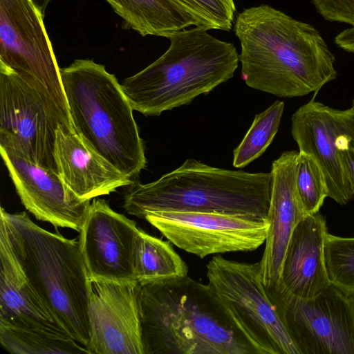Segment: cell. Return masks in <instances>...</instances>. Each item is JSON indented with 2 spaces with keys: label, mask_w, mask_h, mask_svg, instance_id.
Returning <instances> with one entry per match:
<instances>
[{
  "label": "cell",
  "mask_w": 354,
  "mask_h": 354,
  "mask_svg": "<svg viewBox=\"0 0 354 354\" xmlns=\"http://www.w3.org/2000/svg\"><path fill=\"white\" fill-rule=\"evenodd\" d=\"M124 208L144 218L149 212H218L267 219L271 173H249L186 160L175 170L147 184L127 186Z\"/></svg>",
  "instance_id": "5"
},
{
  "label": "cell",
  "mask_w": 354,
  "mask_h": 354,
  "mask_svg": "<svg viewBox=\"0 0 354 354\" xmlns=\"http://www.w3.org/2000/svg\"><path fill=\"white\" fill-rule=\"evenodd\" d=\"M129 28L140 35L169 38L195 26L208 25L179 0H106Z\"/></svg>",
  "instance_id": "20"
},
{
  "label": "cell",
  "mask_w": 354,
  "mask_h": 354,
  "mask_svg": "<svg viewBox=\"0 0 354 354\" xmlns=\"http://www.w3.org/2000/svg\"><path fill=\"white\" fill-rule=\"evenodd\" d=\"M169 39L164 54L121 84L133 109L145 115L189 104L231 79L239 66L234 45L205 28L184 29Z\"/></svg>",
  "instance_id": "4"
},
{
  "label": "cell",
  "mask_w": 354,
  "mask_h": 354,
  "mask_svg": "<svg viewBox=\"0 0 354 354\" xmlns=\"http://www.w3.org/2000/svg\"><path fill=\"white\" fill-rule=\"evenodd\" d=\"M139 230L134 221L95 199L80 231V247L90 277L136 280L133 248ZM137 281V280H136Z\"/></svg>",
  "instance_id": "15"
},
{
  "label": "cell",
  "mask_w": 354,
  "mask_h": 354,
  "mask_svg": "<svg viewBox=\"0 0 354 354\" xmlns=\"http://www.w3.org/2000/svg\"><path fill=\"white\" fill-rule=\"evenodd\" d=\"M133 267L135 279L140 284L174 279L188 272L186 263L170 242L140 228L133 243Z\"/></svg>",
  "instance_id": "21"
},
{
  "label": "cell",
  "mask_w": 354,
  "mask_h": 354,
  "mask_svg": "<svg viewBox=\"0 0 354 354\" xmlns=\"http://www.w3.org/2000/svg\"><path fill=\"white\" fill-rule=\"evenodd\" d=\"M335 41L342 49L354 53V27L341 31L335 37Z\"/></svg>",
  "instance_id": "29"
},
{
  "label": "cell",
  "mask_w": 354,
  "mask_h": 354,
  "mask_svg": "<svg viewBox=\"0 0 354 354\" xmlns=\"http://www.w3.org/2000/svg\"><path fill=\"white\" fill-rule=\"evenodd\" d=\"M54 157L64 184L82 199L107 195L134 180L88 147L74 131L59 127Z\"/></svg>",
  "instance_id": "18"
},
{
  "label": "cell",
  "mask_w": 354,
  "mask_h": 354,
  "mask_svg": "<svg viewBox=\"0 0 354 354\" xmlns=\"http://www.w3.org/2000/svg\"><path fill=\"white\" fill-rule=\"evenodd\" d=\"M140 283L90 277L88 354H144Z\"/></svg>",
  "instance_id": "13"
},
{
  "label": "cell",
  "mask_w": 354,
  "mask_h": 354,
  "mask_svg": "<svg viewBox=\"0 0 354 354\" xmlns=\"http://www.w3.org/2000/svg\"><path fill=\"white\" fill-rule=\"evenodd\" d=\"M1 156L24 207L37 219L54 226L80 232L87 216L91 200L77 196L58 173L0 147Z\"/></svg>",
  "instance_id": "14"
},
{
  "label": "cell",
  "mask_w": 354,
  "mask_h": 354,
  "mask_svg": "<svg viewBox=\"0 0 354 354\" xmlns=\"http://www.w3.org/2000/svg\"><path fill=\"white\" fill-rule=\"evenodd\" d=\"M291 133L299 151L312 156L326 178L329 198L339 205L354 196L339 155V147L354 136V98L351 106L336 109L313 97L292 115Z\"/></svg>",
  "instance_id": "12"
},
{
  "label": "cell",
  "mask_w": 354,
  "mask_h": 354,
  "mask_svg": "<svg viewBox=\"0 0 354 354\" xmlns=\"http://www.w3.org/2000/svg\"><path fill=\"white\" fill-rule=\"evenodd\" d=\"M299 152L287 151L272 164V187L267 219L268 230L263 256L259 261L260 278L266 288L281 279L282 264L292 232L307 215L296 185Z\"/></svg>",
  "instance_id": "16"
},
{
  "label": "cell",
  "mask_w": 354,
  "mask_h": 354,
  "mask_svg": "<svg viewBox=\"0 0 354 354\" xmlns=\"http://www.w3.org/2000/svg\"><path fill=\"white\" fill-rule=\"evenodd\" d=\"M12 250L57 323L86 348L90 339V276L79 241L49 232L25 212L1 208ZM88 350V349H87Z\"/></svg>",
  "instance_id": "3"
},
{
  "label": "cell",
  "mask_w": 354,
  "mask_h": 354,
  "mask_svg": "<svg viewBox=\"0 0 354 354\" xmlns=\"http://www.w3.org/2000/svg\"><path fill=\"white\" fill-rule=\"evenodd\" d=\"M196 14L210 30L229 31L234 22V0H179Z\"/></svg>",
  "instance_id": "26"
},
{
  "label": "cell",
  "mask_w": 354,
  "mask_h": 354,
  "mask_svg": "<svg viewBox=\"0 0 354 354\" xmlns=\"http://www.w3.org/2000/svg\"><path fill=\"white\" fill-rule=\"evenodd\" d=\"M75 132L90 148L133 180L147 163L133 108L113 74L91 59L60 68Z\"/></svg>",
  "instance_id": "6"
},
{
  "label": "cell",
  "mask_w": 354,
  "mask_h": 354,
  "mask_svg": "<svg viewBox=\"0 0 354 354\" xmlns=\"http://www.w3.org/2000/svg\"><path fill=\"white\" fill-rule=\"evenodd\" d=\"M0 325L71 337L53 317L27 278L15 255L2 220L0 221Z\"/></svg>",
  "instance_id": "17"
},
{
  "label": "cell",
  "mask_w": 354,
  "mask_h": 354,
  "mask_svg": "<svg viewBox=\"0 0 354 354\" xmlns=\"http://www.w3.org/2000/svg\"><path fill=\"white\" fill-rule=\"evenodd\" d=\"M44 18L32 0H0V68L50 98L71 118Z\"/></svg>",
  "instance_id": "9"
},
{
  "label": "cell",
  "mask_w": 354,
  "mask_h": 354,
  "mask_svg": "<svg viewBox=\"0 0 354 354\" xmlns=\"http://www.w3.org/2000/svg\"><path fill=\"white\" fill-rule=\"evenodd\" d=\"M144 218L176 247L203 259L250 252L265 243L268 219L218 212L159 211Z\"/></svg>",
  "instance_id": "11"
},
{
  "label": "cell",
  "mask_w": 354,
  "mask_h": 354,
  "mask_svg": "<svg viewBox=\"0 0 354 354\" xmlns=\"http://www.w3.org/2000/svg\"><path fill=\"white\" fill-rule=\"evenodd\" d=\"M324 260L330 283L354 292V237H340L328 233Z\"/></svg>",
  "instance_id": "24"
},
{
  "label": "cell",
  "mask_w": 354,
  "mask_h": 354,
  "mask_svg": "<svg viewBox=\"0 0 354 354\" xmlns=\"http://www.w3.org/2000/svg\"><path fill=\"white\" fill-rule=\"evenodd\" d=\"M59 127L75 132L71 118L54 101L0 68V147L57 173L54 147Z\"/></svg>",
  "instance_id": "8"
},
{
  "label": "cell",
  "mask_w": 354,
  "mask_h": 354,
  "mask_svg": "<svg viewBox=\"0 0 354 354\" xmlns=\"http://www.w3.org/2000/svg\"><path fill=\"white\" fill-rule=\"evenodd\" d=\"M266 289L301 354H354V292L330 283L304 299L280 283Z\"/></svg>",
  "instance_id": "10"
},
{
  "label": "cell",
  "mask_w": 354,
  "mask_h": 354,
  "mask_svg": "<svg viewBox=\"0 0 354 354\" xmlns=\"http://www.w3.org/2000/svg\"><path fill=\"white\" fill-rule=\"evenodd\" d=\"M283 110V102L276 100L255 115L243 139L234 150V167H244L265 152L278 131Z\"/></svg>",
  "instance_id": "23"
},
{
  "label": "cell",
  "mask_w": 354,
  "mask_h": 354,
  "mask_svg": "<svg viewBox=\"0 0 354 354\" xmlns=\"http://www.w3.org/2000/svg\"><path fill=\"white\" fill-rule=\"evenodd\" d=\"M208 284L259 354H301L262 283L259 262L214 256Z\"/></svg>",
  "instance_id": "7"
},
{
  "label": "cell",
  "mask_w": 354,
  "mask_h": 354,
  "mask_svg": "<svg viewBox=\"0 0 354 354\" xmlns=\"http://www.w3.org/2000/svg\"><path fill=\"white\" fill-rule=\"evenodd\" d=\"M0 342L15 354H88L85 346L69 337L24 328L0 325Z\"/></svg>",
  "instance_id": "22"
},
{
  "label": "cell",
  "mask_w": 354,
  "mask_h": 354,
  "mask_svg": "<svg viewBox=\"0 0 354 354\" xmlns=\"http://www.w3.org/2000/svg\"><path fill=\"white\" fill-rule=\"evenodd\" d=\"M144 354H259L209 285L187 274L140 284Z\"/></svg>",
  "instance_id": "2"
},
{
  "label": "cell",
  "mask_w": 354,
  "mask_h": 354,
  "mask_svg": "<svg viewBox=\"0 0 354 354\" xmlns=\"http://www.w3.org/2000/svg\"><path fill=\"white\" fill-rule=\"evenodd\" d=\"M339 155L354 192V137L346 138L339 147Z\"/></svg>",
  "instance_id": "28"
},
{
  "label": "cell",
  "mask_w": 354,
  "mask_h": 354,
  "mask_svg": "<svg viewBox=\"0 0 354 354\" xmlns=\"http://www.w3.org/2000/svg\"><path fill=\"white\" fill-rule=\"evenodd\" d=\"M44 17L46 9L51 0H32Z\"/></svg>",
  "instance_id": "30"
},
{
  "label": "cell",
  "mask_w": 354,
  "mask_h": 354,
  "mask_svg": "<svg viewBox=\"0 0 354 354\" xmlns=\"http://www.w3.org/2000/svg\"><path fill=\"white\" fill-rule=\"evenodd\" d=\"M327 234L326 220L319 212L306 215L296 225L286 252L279 281L292 295L312 299L331 283L324 260Z\"/></svg>",
  "instance_id": "19"
},
{
  "label": "cell",
  "mask_w": 354,
  "mask_h": 354,
  "mask_svg": "<svg viewBox=\"0 0 354 354\" xmlns=\"http://www.w3.org/2000/svg\"><path fill=\"white\" fill-rule=\"evenodd\" d=\"M296 185L306 214L318 212L328 196L326 178L315 159L301 151L297 160Z\"/></svg>",
  "instance_id": "25"
},
{
  "label": "cell",
  "mask_w": 354,
  "mask_h": 354,
  "mask_svg": "<svg viewBox=\"0 0 354 354\" xmlns=\"http://www.w3.org/2000/svg\"><path fill=\"white\" fill-rule=\"evenodd\" d=\"M317 12L326 20L354 27V0H312Z\"/></svg>",
  "instance_id": "27"
},
{
  "label": "cell",
  "mask_w": 354,
  "mask_h": 354,
  "mask_svg": "<svg viewBox=\"0 0 354 354\" xmlns=\"http://www.w3.org/2000/svg\"><path fill=\"white\" fill-rule=\"evenodd\" d=\"M234 32L241 76L252 88L302 97L337 78L335 56L319 30L270 6L244 9L235 19Z\"/></svg>",
  "instance_id": "1"
}]
</instances>
